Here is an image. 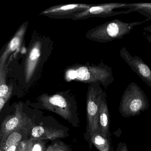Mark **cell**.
Wrapping results in <instances>:
<instances>
[{
    "label": "cell",
    "instance_id": "5",
    "mask_svg": "<svg viewBox=\"0 0 151 151\" xmlns=\"http://www.w3.org/2000/svg\"><path fill=\"white\" fill-rule=\"evenodd\" d=\"M128 8L127 3H111L94 4L87 10L77 14L72 18L74 21L85 20L90 18H107L120 15L128 14L136 11L134 8L120 11H114L115 9Z\"/></svg>",
    "mask_w": 151,
    "mask_h": 151
},
{
    "label": "cell",
    "instance_id": "16",
    "mask_svg": "<svg viewBox=\"0 0 151 151\" xmlns=\"http://www.w3.org/2000/svg\"><path fill=\"white\" fill-rule=\"evenodd\" d=\"M45 132V129L41 126L34 127L32 131V135L35 138H39L43 137Z\"/></svg>",
    "mask_w": 151,
    "mask_h": 151
},
{
    "label": "cell",
    "instance_id": "12",
    "mask_svg": "<svg viewBox=\"0 0 151 151\" xmlns=\"http://www.w3.org/2000/svg\"><path fill=\"white\" fill-rule=\"evenodd\" d=\"M26 28H27V25H23L22 28H21V29L19 30L18 32L17 33L15 36L11 40V41L7 47V50L4 53L3 59L6 57L7 53H9L11 52L15 51L18 48V47L20 45L21 42H22V38L26 31Z\"/></svg>",
    "mask_w": 151,
    "mask_h": 151
},
{
    "label": "cell",
    "instance_id": "2",
    "mask_svg": "<svg viewBox=\"0 0 151 151\" xmlns=\"http://www.w3.org/2000/svg\"><path fill=\"white\" fill-rule=\"evenodd\" d=\"M148 21L126 23L118 19H114L96 26L88 31L85 36L86 38L99 43H107L115 40L122 39L130 33L135 27Z\"/></svg>",
    "mask_w": 151,
    "mask_h": 151
},
{
    "label": "cell",
    "instance_id": "4",
    "mask_svg": "<svg viewBox=\"0 0 151 151\" xmlns=\"http://www.w3.org/2000/svg\"><path fill=\"white\" fill-rule=\"evenodd\" d=\"M99 83L89 84L87 94V115L88 132L91 138L95 134H101L99 125L100 106L105 92Z\"/></svg>",
    "mask_w": 151,
    "mask_h": 151
},
{
    "label": "cell",
    "instance_id": "10",
    "mask_svg": "<svg viewBox=\"0 0 151 151\" xmlns=\"http://www.w3.org/2000/svg\"><path fill=\"white\" fill-rule=\"evenodd\" d=\"M106 97V95L105 92L102 97L100 106L99 125L101 135L109 140V114Z\"/></svg>",
    "mask_w": 151,
    "mask_h": 151
},
{
    "label": "cell",
    "instance_id": "17",
    "mask_svg": "<svg viewBox=\"0 0 151 151\" xmlns=\"http://www.w3.org/2000/svg\"><path fill=\"white\" fill-rule=\"evenodd\" d=\"M116 151H129L125 143H120Z\"/></svg>",
    "mask_w": 151,
    "mask_h": 151
},
{
    "label": "cell",
    "instance_id": "6",
    "mask_svg": "<svg viewBox=\"0 0 151 151\" xmlns=\"http://www.w3.org/2000/svg\"><path fill=\"white\" fill-rule=\"evenodd\" d=\"M94 4H71L54 6L45 9L40 15L47 17L52 19H72L78 13L89 9Z\"/></svg>",
    "mask_w": 151,
    "mask_h": 151
},
{
    "label": "cell",
    "instance_id": "3",
    "mask_svg": "<svg viewBox=\"0 0 151 151\" xmlns=\"http://www.w3.org/2000/svg\"><path fill=\"white\" fill-rule=\"evenodd\" d=\"M149 101L144 91L136 83L129 84L122 96L119 111L124 117L135 116L148 109Z\"/></svg>",
    "mask_w": 151,
    "mask_h": 151
},
{
    "label": "cell",
    "instance_id": "22",
    "mask_svg": "<svg viewBox=\"0 0 151 151\" xmlns=\"http://www.w3.org/2000/svg\"><path fill=\"white\" fill-rule=\"evenodd\" d=\"M144 30L151 33V25L144 28Z\"/></svg>",
    "mask_w": 151,
    "mask_h": 151
},
{
    "label": "cell",
    "instance_id": "15",
    "mask_svg": "<svg viewBox=\"0 0 151 151\" xmlns=\"http://www.w3.org/2000/svg\"><path fill=\"white\" fill-rule=\"evenodd\" d=\"M22 138V135L20 132L16 131L13 132L5 141L1 143V151H5L9 147L17 145Z\"/></svg>",
    "mask_w": 151,
    "mask_h": 151
},
{
    "label": "cell",
    "instance_id": "18",
    "mask_svg": "<svg viewBox=\"0 0 151 151\" xmlns=\"http://www.w3.org/2000/svg\"><path fill=\"white\" fill-rule=\"evenodd\" d=\"M57 147H55V146H53L52 147H50L48 149L47 151H65L63 149H60Z\"/></svg>",
    "mask_w": 151,
    "mask_h": 151
},
{
    "label": "cell",
    "instance_id": "13",
    "mask_svg": "<svg viewBox=\"0 0 151 151\" xmlns=\"http://www.w3.org/2000/svg\"><path fill=\"white\" fill-rule=\"evenodd\" d=\"M92 142L99 151H111L109 140L101 134H95L91 137Z\"/></svg>",
    "mask_w": 151,
    "mask_h": 151
},
{
    "label": "cell",
    "instance_id": "7",
    "mask_svg": "<svg viewBox=\"0 0 151 151\" xmlns=\"http://www.w3.org/2000/svg\"><path fill=\"white\" fill-rule=\"evenodd\" d=\"M40 101L45 108L58 114L66 120L71 118V113L68 99L63 93L52 95L43 94Z\"/></svg>",
    "mask_w": 151,
    "mask_h": 151
},
{
    "label": "cell",
    "instance_id": "11",
    "mask_svg": "<svg viewBox=\"0 0 151 151\" xmlns=\"http://www.w3.org/2000/svg\"><path fill=\"white\" fill-rule=\"evenodd\" d=\"M22 123V116L19 110L17 111L15 115L5 120L1 124V143L6 140L8 137L17 128L21 126Z\"/></svg>",
    "mask_w": 151,
    "mask_h": 151
},
{
    "label": "cell",
    "instance_id": "20",
    "mask_svg": "<svg viewBox=\"0 0 151 151\" xmlns=\"http://www.w3.org/2000/svg\"><path fill=\"white\" fill-rule=\"evenodd\" d=\"M32 151H41V147L39 144L35 145L32 148Z\"/></svg>",
    "mask_w": 151,
    "mask_h": 151
},
{
    "label": "cell",
    "instance_id": "9",
    "mask_svg": "<svg viewBox=\"0 0 151 151\" xmlns=\"http://www.w3.org/2000/svg\"><path fill=\"white\" fill-rule=\"evenodd\" d=\"M43 42L38 40L34 42L29 50L25 63V82L29 83L36 75L39 63H43Z\"/></svg>",
    "mask_w": 151,
    "mask_h": 151
},
{
    "label": "cell",
    "instance_id": "8",
    "mask_svg": "<svg viewBox=\"0 0 151 151\" xmlns=\"http://www.w3.org/2000/svg\"><path fill=\"white\" fill-rule=\"evenodd\" d=\"M119 54L132 70L151 88V70L143 60L137 55H132L125 47L121 49Z\"/></svg>",
    "mask_w": 151,
    "mask_h": 151
},
{
    "label": "cell",
    "instance_id": "14",
    "mask_svg": "<svg viewBox=\"0 0 151 151\" xmlns=\"http://www.w3.org/2000/svg\"><path fill=\"white\" fill-rule=\"evenodd\" d=\"M128 8H134L138 13L151 20V3H127Z\"/></svg>",
    "mask_w": 151,
    "mask_h": 151
},
{
    "label": "cell",
    "instance_id": "21",
    "mask_svg": "<svg viewBox=\"0 0 151 151\" xmlns=\"http://www.w3.org/2000/svg\"><path fill=\"white\" fill-rule=\"evenodd\" d=\"M17 145H14L9 147L5 151H16Z\"/></svg>",
    "mask_w": 151,
    "mask_h": 151
},
{
    "label": "cell",
    "instance_id": "1",
    "mask_svg": "<svg viewBox=\"0 0 151 151\" xmlns=\"http://www.w3.org/2000/svg\"><path fill=\"white\" fill-rule=\"evenodd\" d=\"M68 81L85 83H100L106 89L114 80L113 70L102 61L98 64H76L68 68L66 71Z\"/></svg>",
    "mask_w": 151,
    "mask_h": 151
},
{
    "label": "cell",
    "instance_id": "19",
    "mask_svg": "<svg viewBox=\"0 0 151 151\" xmlns=\"http://www.w3.org/2000/svg\"><path fill=\"white\" fill-rule=\"evenodd\" d=\"M143 36L146 40L151 44V35L147 34L145 32H144L143 34Z\"/></svg>",
    "mask_w": 151,
    "mask_h": 151
}]
</instances>
